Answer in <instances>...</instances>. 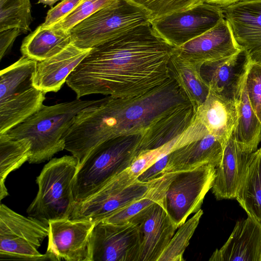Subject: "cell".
Here are the masks:
<instances>
[{"label":"cell","instance_id":"cell-16","mask_svg":"<svg viewBox=\"0 0 261 261\" xmlns=\"http://www.w3.org/2000/svg\"><path fill=\"white\" fill-rule=\"evenodd\" d=\"M222 10L238 44L252 63L261 64V0H242Z\"/></svg>","mask_w":261,"mask_h":261},{"label":"cell","instance_id":"cell-10","mask_svg":"<svg viewBox=\"0 0 261 261\" xmlns=\"http://www.w3.org/2000/svg\"><path fill=\"white\" fill-rule=\"evenodd\" d=\"M223 19L222 8L202 2L152 19L150 23L160 37L170 45L178 47L210 30Z\"/></svg>","mask_w":261,"mask_h":261},{"label":"cell","instance_id":"cell-40","mask_svg":"<svg viewBox=\"0 0 261 261\" xmlns=\"http://www.w3.org/2000/svg\"><path fill=\"white\" fill-rule=\"evenodd\" d=\"M260 261H261V257H260Z\"/></svg>","mask_w":261,"mask_h":261},{"label":"cell","instance_id":"cell-20","mask_svg":"<svg viewBox=\"0 0 261 261\" xmlns=\"http://www.w3.org/2000/svg\"><path fill=\"white\" fill-rule=\"evenodd\" d=\"M261 225L248 216L238 221L227 241L211 261H260Z\"/></svg>","mask_w":261,"mask_h":261},{"label":"cell","instance_id":"cell-5","mask_svg":"<svg viewBox=\"0 0 261 261\" xmlns=\"http://www.w3.org/2000/svg\"><path fill=\"white\" fill-rule=\"evenodd\" d=\"M78 165L72 155L52 159L44 166L36 178L37 194L27 210L29 217L47 224L69 219L75 202L73 180Z\"/></svg>","mask_w":261,"mask_h":261},{"label":"cell","instance_id":"cell-36","mask_svg":"<svg viewBox=\"0 0 261 261\" xmlns=\"http://www.w3.org/2000/svg\"><path fill=\"white\" fill-rule=\"evenodd\" d=\"M21 32L19 29H10L0 32V60L11 48L15 40Z\"/></svg>","mask_w":261,"mask_h":261},{"label":"cell","instance_id":"cell-28","mask_svg":"<svg viewBox=\"0 0 261 261\" xmlns=\"http://www.w3.org/2000/svg\"><path fill=\"white\" fill-rule=\"evenodd\" d=\"M31 155V142L28 138L14 139L0 134V200L8 196L5 186L8 175L17 169Z\"/></svg>","mask_w":261,"mask_h":261},{"label":"cell","instance_id":"cell-19","mask_svg":"<svg viewBox=\"0 0 261 261\" xmlns=\"http://www.w3.org/2000/svg\"><path fill=\"white\" fill-rule=\"evenodd\" d=\"M225 144L208 132L169 153L163 173L189 170L208 164L216 168L222 160Z\"/></svg>","mask_w":261,"mask_h":261},{"label":"cell","instance_id":"cell-17","mask_svg":"<svg viewBox=\"0 0 261 261\" xmlns=\"http://www.w3.org/2000/svg\"><path fill=\"white\" fill-rule=\"evenodd\" d=\"M162 201L154 203L138 222L141 241L139 261H158L177 228Z\"/></svg>","mask_w":261,"mask_h":261},{"label":"cell","instance_id":"cell-31","mask_svg":"<svg viewBox=\"0 0 261 261\" xmlns=\"http://www.w3.org/2000/svg\"><path fill=\"white\" fill-rule=\"evenodd\" d=\"M142 8L151 20L193 7L203 0H129Z\"/></svg>","mask_w":261,"mask_h":261},{"label":"cell","instance_id":"cell-29","mask_svg":"<svg viewBox=\"0 0 261 261\" xmlns=\"http://www.w3.org/2000/svg\"><path fill=\"white\" fill-rule=\"evenodd\" d=\"M32 20L30 0H0V32L16 28L25 33Z\"/></svg>","mask_w":261,"mask_h":261},{"label":"cell","instance_id":"cell-23","mask_svg":"<svg viewBox=\"0 0 261 261\" xmlns=\"http://www.w3.org/2000/svg\"><path fill=\"white\" fill-rule=\"evenodd\" d=\"M195 117L211 133L226 143L237 124V103L210 91L205 101L197 109Z\"/></svg>","mask_w":261,"mask_h":261},{"label":"cell","instance_id":"cell-26","mask_svg":"<svg viewBox=\"0 0 261 261\" xmlns=\"http://www.w3.org/2000/svg\"><path fill=\"white\" fill-rule=\"evenodd\" d=\"M236 199L248 216L261 225V148L251 154Z\"/></svg>","mask_w":261,"mask_h":261},{"label":"cell","instance_id":"cell-38","mask_svg":"<svg viewBox=\"0 0 261 261\" xmlns=\"http://www.w3.org/2000/svg\"><path fill=\"white\" fill-rule=\"evenodd\" d=\"M63 1L64 0H38V4H42L44 5L52 6L58 1Z\"/></svg>","mask_w":261,"mask_h":261},{"label":"cell","instance_id":"cell-37","mask_svg":"<svg viewBox=\"0 0 261 261\" xmlns=\"http://www.w3.org/2000/svg\"><path fill=\"white\" fill-rule=\"evenodd\" d=\"M242 0H203L204 2L218 6L222 8L236 4Z\"/></svg>","mask_w":261,"mask_h":261},{"label":"cell","instance_id":"cell-39","mask_svg":"<svg viewBox=\"0 0 261 261\" xmlns=\"http://www.w3.org/2000/svg\"><path fill=\"white\" fill-rule=\"evenodd\" d=\"M259 120L260 121V122H261V106L260 107V110H259Z\"/></svg>","mask_w":261,"mask_h":261},{"label":"cell","instance_id":"cell-12","mask_svg":"<svg viewBox=\"0 0 261 261\" xmlns=\"http://www.w3.org/2000/svg\"><path fill=\"white\" fill-rule=\"evenodd\" d=\"M159 177L145 182L136 180L126 187L112 178L92 195L75 202L69 219L94 223L102 221L147 195Z\"/></svg>","mask_w":261,"mask_h":261},{"label":"cell","instance_id":"cell-35","mask_svg":"<svg viewBox=\"0 0 261 261\" xmlns=\"http://www.w3.org/2000/svg\"><path fill=\"white\" fill-rule=\"evenodd\" d=\"M169 159V154L159 159L137 178L140 182H149L159 177L163 174Z\"/></svg>","mask_w":261,"mask_h":261},{"label":"cell","instance_id":"cell-2","mask_svg":"<svg viewBox=\"0 0 261 261\" xmlns=\"http://www.w3.org/2000/svg\"><path fill=\"white\" fill-rule=\"evenodd\" d=\"M190 102L171 76L142 94L108 96L75 117L64 135L66 149L83 162L96 146L120 136L142 134L152 124Z\"/></svg>","mask_w":261,"mask_h":261},{"label":"cell","instance_id":"cell-27","mask_svg":"<svg viewBox=\"0 0 261 261\" xmlns=\"http://www.w3.org/2000/svg\"><path fill=\"white\" fill-rule=\"evenodd\" d=\"M237 105L238 118L232 136L243 150L252 153L261 142V122L250 102L246 81Z\"/></svg>","mask_w":261,"mask_h":261},{"label":"cell","instance_id":"cell-11","mask_svg":"<svg viewBox=\"0 0 261 261\" xmlns=\"http://www.w3.org/2000/svg\"><path fill=\"white\" fill-rule=\"evenodd\" d=\"M141 245L138 225L100 221L90 237L87 261H139Z\"/></svg>","mask_w":261,"mask_h":261},{"label":"cell","instance_id":"cell-7","mask_svg":"<svg viewBox=\"0 0 261 261\" xmlns=\"http://www.w3.org/2000/svg\"><path fill=\"white\" fill-rule=\"evenodd\" d=\"M151 19L142 8L129 0H113L69 31L72 43L92 48Z\"/></svg>","mask_w":261,"mask_h":261},{"label":"cell","instance_id":"cell-8","mask_svg":"<svg viewBox=\"0 0 261 261\" xmlns=\"http://www.w3.org/2000/svg\"><path fill=\"white\" fill-rule=\"evenodd\" d=\"M49 225L0 205V260H51L38 251L48 236Z\"/></svg>","mask_w":261,"mask_h":261},{"label":"cell","instance_id":"cell-13","mask_svg":"<svg viewBox=\"0 0 261 261\" xmlns=\"http://www.w3.org/2000/svg\"><path fill=\"white\" fill-rule=\"evenodd\" d=\"M251 62L246 51L242 49L231 56L202 64L200 73L211 92L237 103Z\"/></svg>","mask_w":261,"mask_h":261},{"label":"cell","instance_id":"cell-30","mask_svg":"<svg viewBox=\"0 0 261 261\" xmlns=\"http://www.w3.org/2000/svg\"><path fill=\"white\" fill-rule=\"evenodd\" d=\"M203 214L200 209L188 221L178 227L169 244L161 254L158 261H182L184 252L189 244L200 219Z\"/></svg>","mask_w":261,"mask_h":261},{"label":"cell","instance_id":"cell-15","mask_svg":"<svg viewBox=\"0 0 261 261\" xmlns=\"http://www.w3.org/2000/svg\"><path fill=\"white\" fill-rule=\"evenodd\" d=\"M242 48L225 18L202 35L175 47L172 55L200 67L207 62L231 56Z\"/></svg>","mask_w":261,"mask_h":261},{"label":"cell","instance_id":"cell-24","mask_svg":"<svg viewBox=\"0 0 261 261\" xmlns=\"http://www.w3.org/2000/svg\"><path fill=\"white\" fill-rule=\"evenodd\" d=\"M72 42L69 31L41 24L23 39L20 50L22 55L40 61L58 54Z\"/></svg>","mask_w":261,"mask_h":261},{"label":"cell","instance_id":"cell-25","mask_svg":"<svg viewBox=\"0 0 261 261\" xmlns=\"http://www.w3.org/2000/svg\"><path fill=\"white\" fill-rule=\"evenodd\" d=\"M200 68L172 54L169 63L170 74L176 81L195 112L205 101L210 93L209 87L200 75Z\"/></svg>","mask_w":261,"mask_h":261},{"label":"cell","instance_id":"cell-3","mask_svg":"<svg viewBox=\"0 0 261 261\" xmlns=\"http://www.w3.org/2000/svg\"><path fill=\"white\" fill-rule=\"evenodd\" d=\"M98 100H75L42 107L5 134L14 139L28 138L31 142L28 162L38 164L48 161L65 149L63 136L75 117Z\"/></svg>","mask_w":261,"mask_h":261},{"label":"cell","instance_id":"cell-21","mask_svg":"<svg viewBox=\"0 0 261 261\" xmlns=\"http://www.w3.org/2000/svg\"><path fill=\"white\" fill-rule=\"evenodd\" d=\"M251 153L243 150L232 136L227 140L211 188L217 200L236 199Z\"/></svg>","mask_w":261,"mask_h":261},{"label":"cell","instance_id":"cell-6","mask_svg":"<svg viewBox=\"0 0 261 261\" xmlns=\"http://www.w3.org/2000/svg\"><path fill=\"white\" fill-rule=\"evenodd\" d=\"M37 61L22 55L0 73V134L6 133L39 110L45 93L35 87Z\"/></svg>","mask_w":261,"mask_h":261},{"label":"cell","instance_id":"cell-14","mask_svg":"<svg viewBox=\"0 0 261 261\" xmlns=\"http://www.w3.org/2000/svg\"><path fill=\"white\" fill-rule=\"evenodd\" d=\"M95 223L63 219L48 222L46 253L51 261H87L90 237Z\"/></svg>","mask_w":261,"mask_h":261},{"label":"cell","instance_id":"cell-18","mask_svg":"<svg viewBox=\"0 0 261 261\" xmlns=\"http://www.w3.org/2000/svg\"><path fill=\"white\" fill-rule=\"evenodd\" d=\"M91 49L80 48L72 42L58 54L37 61L33 77L34 86L45 94L58 92Z\"/></svg>","mask_w":261,"mask_h":261},{"label":"cell","instance_id":"cell-1","mask_svg":"<svg viewBox=\"0 0 261 261\" xmlns=\"http://www.w3.org/2000/svg\"><path fill=\"white\" fill-rule=\"evenodd\" d=\"M174 47L150 22L141 24L91 48L66 83L78 99L93 94H142L171 77L169 63Z\"/></svg>","mask_w":261,"mask_h":261},{"label":"cell","instance_id":"cell-22","mask_svg":"<svg viewBox=\"0 0 261 261\" xmlns=\"http://www.w3.org/2000/svg\"><path fill=\"white\" fill-rule=\"evenodd\" d=\"M195 113L193 106L188 103L152 124L141 135L140 153L165 146L170 147L172 151L192 123Z\"/></svg>","mask_w":261,"mask_h":261},{"label":"cell","instance_id":"cell-32","mask_svg":"<svg viewBox=\"0 0 261 261\" xmlns=\"http://www.w3.org/2000/svg\"><path fill=\"white\" fill-rule=\"evenodd\" d=\"M113 0H82L64 19L49 27L69 31L73 27L87 18Z\"/></svg>","mask_w":261,"mask_h":261},{"label":"cell","instance_id":"cell-33","mask_svg":"<svg viewBox=\"0 0 261 261\" xmlns=\"http://www.w3.org/2000/svg\"><path fill=\"white\" fill-rule=\"evenodd\" d=\"M246 86L251 105L259 118L261 106V64L251 62Z\"/></svg>","mask_w":261,"mask_h":261},{"label":"cell","instance_id":"cell-4","mask_svg":"<svg viewBox=\"0 0 261 261\" xmlns=\"http://www.w3.org/2000/svg\"><path fill=\"white\" fill-rule=\"evenodd\" d=\"M141 135L123 136L110 139L89 153L78 166L74 178L73 191L75 202L92 195L130 166L140 153Z\"/></svg>","mask_w":261,"mask_h":261},{"label":"cell","instance_id":"cell-9","mask_svg":"<svg viewBox=\"0 0 261 261\" xmlns=\"http://www.w3.org/2000/svg\"><path fill=\"white\" fill-rule=\"evenodd\" d=\"M215 173L216 167L210 164L176 172L162 204L177 228L189 215L201 209L206 194L213 186Z\"/></svg>","mask_w":261,"mask_h":261},{"label":"cell","instance_id":"cell-34","mask_svg":"<svg viewBox=\"0 0 261 261\" xmlns=\"http://www.w3.org/2000/svg\"><path fill=\"white\" fill-rule=\"evenodd\" d=\"M82 0H64L47 12L44 22L41 24L44 28H49L59 22L68 15Z\"/></svg>","mask_w":261,"mask_h":261}]
</instances>
